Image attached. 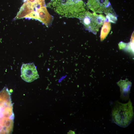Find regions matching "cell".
Returning a JSON list of instances; mask_svg holds the SVG:
<instances>
[{"instance_id": "obj_1", "label": "cell", "mask_w": 134, "mask_h": 134, "mask_svg": "<svg viewBox=\"0 0 134 134\" xmlns=\"http://www.w3.org/2000/svg\"><path fill=\"white\" fill-rule=\"evenodd\" d=\"M14 115L10 94L7 89L0 92V134H9L13 131Z\"/></svg>"}, {"instance_id": "obj_2", "label": "cell", "mask_w": 134, "mask_h": 134, "mask_svg": "<svg viewBox=\"0 0 134 134\" xmlns=\"http://www.w3.org/2000/svg\"><path fill=\"white\" fill-rule=\"evenodd\" d=\"M113 122L122 127L128 126L132 121L134 117L133 107L131 100L123 103L116 101L112 111Z\"/></svg>"}, {"instance_id": "obj_3", "label": "cell", "mask_w": 134, "mask_h": 134, "mask_svg": "<svg viewBox=\"0 0 134 134\" xmlns=\"http://www.w3.org/2000/svg\"><path fill=\"white\" fill-rule=\"evenodd\" d=\"M79 18L85 28L94 34L98 31L105 20L103 17L95 15L88 11L85 12Z\"/></svg>"}, {"instance_id": "obj_4", "label": "cell", "mask_w": 134, "mask_h": 134, "mask_svg": "<svg viewBox=\"0 0 134 134\" xmlns=\"http://www.w3.org/2000/svg\"><path fill=\"white\" fill-rule=\"evenodd\" d=\"M21 72L22 78L27 82H31L39 78L36 67L33 63L23 64Z\"/></svg>"}, {"instance_id": "obj_5", "label": "cell", "mask_w": 134, "mask_h": 134, "mask_svg": "<svg viewBox=\"0 0 134 134\" xmlns=\"http://www.w3.org/2000/svg\"><path fill=\"white\" fill-rule=\"evenodd\" d=\"M87 4L90 9L99 12H102L110 6L108 0H88Z\"/></svg>"}, {"instance_id": "obj_6", "label": "cell", "mask_w": 134, "mask_h": 134, "mask_svg": "<svg viewBox=\"0 0 134 134\" xmlns=\"http://www.w3.org/2000/svg\"><path fill=\"white\" fill-rule=\"evenodd\" d=\"M117 84L120 88L121 98L124 100H127L129 97L131 83L127 79L121 80L117 83Z\"/></svg>"}]
</instances>
